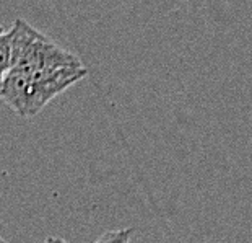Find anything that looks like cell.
<instances>
[{
    "label": "cell",
    "instance_id": "obj_4",
    "mask_svg": "<svg viewBox=\"0 0 252 243\" xmlns=\"http://www.w3.org/2000/svg\"><path fill=\"white\" fill-rule=\"evenodd\" d=\"M133 229H119V230H109L104 232L94 243H130Z\"/></svg>",
    "mask_w": 252,
    "mask_h": 243
},
{
    "label": "cell",
    "instance_id": "obj_2",
    "mask_svg": "<svg viewBox=\"0 0 252 243\" xmlns=\"http://www.w3.org/2000/svg\"><path fill=\"white\" fill-rule=\"evenodd\" d=\"M8 36L12 49V69L23 70L26 74H42L83 66L77 56L65 51L51 38L42 35L21 18L13 21Z\"/></svg>",
    "mask_w": 252,
    "mask_h": 243
},
{
    "label": "cell",
    "instance_id": "obj_5",
    "mask_svg": "<svg viewBox=\"0 0 252 243\" xmlns=\"http://www.w3.org/2000/svg\"><path fill=\"white\" fill-rule=\"evenodd\" d=\"M44 243H67V242H65V240H62V239H59V237L51 235V237H47Z\"/></svg>",
    "mask_w": 252,
    "mask_h": 243
},
{
    "label": "cell",
    "instance_id": "obj_3",
    "mask_svg": "<svg viewBox=\"0 0 252 243\" xmlns=\"http://www.w3.org/2000/svg\"><path fill=\"white\" fill-rule=\"evenodd\" d=\"M12 69V49H10L8 33L0 35V90L3 87L5 77Z\"/></svg>",
    "mask_w": 252,
    "mask_h": 243
},
{
    "label": "cell",
    "instance_id": "obj_6",
    "mask_svg": "<svg viewBox=\"0 0 252 243\" xmlns=\"http://www.w3.org/2000/svg\"><path fill=\"white\" fill-rule=\"evenodd\" d=\"M5 31H3V26H2V23H0V35H3Z\"/></svg>",
    "mask_w": 252,
    "mask_h": 243
},
{
    "label": "cell",
    "instance_id": "obj_7",
    "mask_svg": "<svg viewBox=\"0 0 252 243\" xmlns=\"http://www.w3.org/2000/svg\"><path fill=\"white\" fill-rule=\"evenodd\" d=\"M0 243H8V242H7V240H3L2 237H0Z\"/></svg>",
    "mask_w": 252,
    "mask_h": 243
},
{
    "label": "cell",
    "instance_id": "obj_1",
    "mask_svg": "<svg viewBox=\"0 0 252 243\" xmlns=\"http://www.w3.org/2000/svg\"><path fill=\"white\" fill-rule=\"evenodd\" d=\"M87 74L85 66L42 74H26L23 70L10 69L0 90V100H3L18 116L33 118L52 98L80 82Z\"/></svg>",
    "mask_w": 252,
    "mask_h": 243
}]
</instances>
